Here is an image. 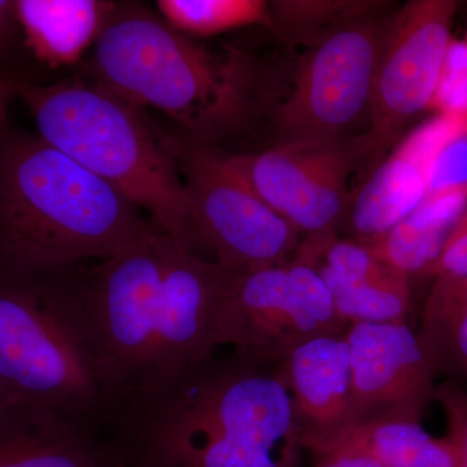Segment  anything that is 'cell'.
Listing matches in <instances>:
<instances>
[{
  "label": "cell",
  "mask_w": 467,
  "mask_h": 467,
  "mask_svg": "<svg viewBox=\"0 0 467 467\" xmlns=\"http://www.w3.org/2000/svg\"><path fill=\"white\" fill-rule=\"evenodd\" d=\"M426 275L434 278L467 275V209Z\"/></svg>",
  "instance_id": "25"
},
{
  "label": "cell",
  "mask_w": 467,
  "mask_h": 467,
  "mask_svg": "<svg viewBox=\"0 0 467 467\" xmlns=\"http://www.w3.org/2000/svg\"><path fill=\"white\" fill-rule=\"evenodd\" d=\"M457 9L454 0H411L393 11L374 79L368 130L378 156L434 107Z\"/></svg>",
  "instance_id": "11"
},
{
  "label": "cell",
  "mask_w": 467,
  "mask_h": 467,
  "mask_svg": "<svg viewBox=\"0 0 467 467\" xmlns=\"http://www.w3.org/2000/svg\"><path fill=\"white\" fill-rule=\"evenodd\" d=\"M312 453L349 448L384 467H461L460 451L450 438H435L420 420L389 417L358 420L333 434L301 441Z\"/></svg>",
  "instance_id": "16"
},
{
  "label": "cell",
  "mask_w": 467,
  "mask_h": 467,
  "mask_svg": "<svg viewBox=\"0 0 467 467\" xmlns=\"http://www.w3.org/2000/svg\"><path fill=\"white\" fill-rule=\"evenodd\" d=\"M18 402L11 391L5 387V384L0 379V411L3 409L9 407V405L16 404Z\"/></svg>",
  "instance_id": "29"
},
{
  "label": "cell",
  "mask_w": 467,
  "mask_h": 467,
  "mask_svg": "<svg viewBox=\"0 0 467 467\" xmlns=\"http://www.w3.org/2000/svg\"><path fill=\"white\" fill-rule=\"evenodd\" d=\"M438 374L467 384V275L435 276L417 331Z\"/></svg>",
  "instance_id": "19"
},
{
  "label": "cell",
  "mask_w": 467,
  "mask_h": 467,
  "mask_svg": "<svg viewBox=\"0 0 467 467\" xmlns=\"http://www.w3.org/2000/svg\"><path fill=\"white\" fill-rule=\"evenodd\" d=\"M142 212L38 134L0 131V263L57 272L109 259L152 226Z\"/></svg>",
  "instance_id": "4"
},
{
  "label": "cell",
  "mask_w": 467,
  "mask_h": 467,
  "mask_svg": "<svg viewBox=\"0 0 467 467\" xmlns=\"http://www.w3.org/2000/svg\"><path fill=\"white\" fill-rule=\"evenodd\" d=\"M81 265L36 272L0 263V379L18 402L103 429L110 400L86 324Z\"/></svg>",
  "instance_id": "6"
},
{
  "label": "cell",
  "mask_w": 467,
  "mask_h": 467,
  "mask_svg": "<svg viewBox=\"0 0 467 467\" xmlns=\"http://www.w3.org/2000/svg\"><path fill=\"white\" fill-rule=\"evenodd\" d=\"M236 273L178 247L155 223L97 266L82 264L86 324L110 413L216 355Z\"/></svg>",
  "instance_id": "1"
},
{
  "label": "cell",
  "mask_w": 467,
  "mask_h": 467,
  "mask_svg": "<svg viewBox=\"0 0 467 467\" xmlns=\"http://www.w3.org/2000/svg\"><path fill=\"white\" fill-rule=\"evenodd\" d=\"M359 18L301 55L270 122L272 142H330L365 131L392 11Z\"/></svg>",
  "instance_id": "7"
},
{
  "label": "cell",
  "mask_w": 467,
  "mask_h": 467,
  "mask_svg": "<svg viewBox=\"0 0 467 467\" xmlns=\"http://www.w3.org/2000/svg\"><path fill=\"white\" fill-rule=\"evenodd\" d=\"M254 192L303 238L339 234L355 189L350 178L378 153L368 131L330 142L287 143L229 152Z\"/></svg>",
  "instance_id": "10"
},
{
  "label": "cell",
  "mask_w": 467,
  "mask_h": 467,
  "mask_svg": "<svg viewBox=\"0 0 467 467\" xmlns=\"http://www.w3.org/2000/svg\"><path fill=\"white\" fill-rule=\"evenodd\" d=\"M453 193L467 196V125L451 135L436 155L426 198Z\"/></svg>",
  "instance_id": "23"
},
{
  "label": "cell",
  "mask_w": 467,
  "mask_h": 467,
  "mask_svg": "<svg viewBox=\"0 0 467 467\" xmlns=\"http://www.w3.org/2000/svg\"><path fill=\"white\" fill-rule=\"evenodd\" d=\"M39 137L150 214L192 254V202L167 140L142 109L100 86L42 85L16 76Z\"/></svg>",
  "instance_id": "5"
},
{
  "label": "cell",
  "mask_w": 467,
  "mask_h": 467,
  "mask_svg": "<svg viewBox=\"0 0 467 467\" xmlns=\"http://www.w3.org/2000/svg\"><path fill=\"white\" fill-rule=\"evenodd\" d=\"M18 27L27 47L51 67L75 66L94 47L116 2L17 0Z\"/></svg>",
  "instance_id": "17"
},
{
  "label": "cell",
  "mask_w": 467,
  "mask_h": 467,
  "mask_svg": "<svg viewBox=\"0 0 467 467\" xmlns=\"http://www.w3.org/2000/svg\"><path fill=\"white\" fill-rule=\"evenodd\" d=\"M192 202L193 256L244 272L284 263L303 236L254 192L229 150L167 135Z\"/></svg>",
  "instance_id": "8"
},
{
  "label": "cell",
  "mask_w": 467,
  "mask_h": 467,
  "mask_svg": "<svg viewBox=\"0 0 467 467\" xmlns=\"http://www.w3.org/2000/svg\"><path fill=\"white\" fill-rule=\"evenodd\" d=\"M100 427L39 405L0 411V467H119Z\"/></svg>",
  "instance_id": "14"
},
{
  "label": "cell",
  "mask_w": 467,
  "mask_h": 467,
  "mask_svg": "<svg viewBox=\"0 0 467 467\" xmlns=\"http://www.w3.org/2000/svg\"><path fill=\"white\" fill-rule=\"evenodd\" d=\"M159 15L189 36H212L248 26L272 29L264 0H159Z\"/></svg>",
  "instance_id": "21"
},
{
  "label": "cell",
  "mask_w": 467,
  "mask_h": 467,
  "mask_svg": "<svg viewBox=\"0 0 467 467\" xmlns=\"http://www.w3.org/2000/svg\"><path fill=\"white\" fill-rule=\"evenodd\" d=\"M435 401L441 404L447 422V438L460 451L461 467H467V389L448 379L436 389Z\"/></svg>",
  "instance_id": "24"
},
{
  "label": "cell",
  "mask_w": 467,
  "mask_h": 467,
  "mask_svg": "<svg viewBox=\"0 0 467 467\" xmlns=\"http://www.w3.org/2000/svg\"><path fill=\"white\" fill-rule=\"evenodd\" d=\"M347 327L318 270L295 252L284 263L236 273L221 309L218 342L252 364L275 368L299 344Z\"/></svg>",
  "instance_id": "9"
},
{
  "label": "cell",
  "mask_w": 467,
  "mask_h": 467,
  "mask_svg": "<svg viewBox=\"0 0 467 467\" xmlns=\"http://www.w3.org/2000/svg\"><path fill=\"white\" fill-rule=\"evenodd\" d=\"M335 312L342 324H384L407 321L410 308L409 278L393 275L378 281L330 288Z\"/></svg>",
  "instance_id": "22"
},
{
  "label": "cell",
  "mask_w": 467,
  "mask_h": 467,
  "mask_svg": "<svg viewBox=\"0 0 467 467\" xmlns=\"http://www.w3.org/2000/svg\"><path fill=\"white\" fill-rule=\"evenodd\" d=\"M315 467H384L373 457L349 448H330L315 453Z\"/></svg>",
  "instance_id": "26"
},
{
  "label": "cell",
  "mask_w": 467,
  "mask_h": 467,
  "mask_svg": "<svg viewBox=\"0 0 467 467\" xmlns=\"http://www.w3.org/2000/svg\"><path fill=\"white\" fill-rule=\"evenodd\" d=\"M14 98H16V76L0 72V131L5 126L8 107Z\"/></svg>",
  "instance_id": "28"
},
{
  "label": "cell",
  "mask_w": 467,
  "mask_h": 467,
  "mask_svg": "<svg viewBox=\"0 0 467 467\" xmlns=\"http://www.w3.org/2000/svg\"><path fill=\"white\" fill-rule=\"evenodd\" d=\"M344 334L312 337L275 367L291 393L301 441L333 434L352 422V368Z\"/></svg>",
  "instance_id": "15"
},
{
  "label": "cell",
  "mask_w": 467,
  "mask_h": 467,
  "mask_svg": "<svg viewBox=\"0 0 467 467\" xmlns=\"http://www.w3.org/2000/svg\"><path fill=\"white\" fill-rule=\"evenodd\" d=\"M466 209V195L430 196L389 232L362 244L409 279L426 275Z\"/></svg>",
  "instance_id": "18"
},
{
  "label": "cell",
  "mask_w": 467,
  "mask_h": 467,
  "mask_svg": "<svg viewBox=\"0 0 467 467\" xmlns=\"http://www.w3.org/2000/svg\"><path fill=\"white\" fill-rule=\"evenodd\" d=\"M17 27L16 5L11 0H0V55L8 50Z\"/></svg>",
  "instance_id": "27"
},
{
  "label": "cell",
  "mask_w": 467,
  "mask_h": 467,
  "mask_svg": "<svg viewBox=\"0 0 467 467\" xmlns=\"http://www.w3.org/2000/svg\"><path fill=\"white\" fill-rule=\"evenodd\" d=\"M346 339L352 368V422L373 418L422 420L439 376L408 321L352 324Z\"/></svg>",
  "instance_id": "12"
},
{
  "label": "cell",
  "mask_w": 467,
  "mask_h": 467,
  "mask_svg": "<svg viewBox=\"0 0 467 467\" xmlns=\"http://www.w3.org/2000/svg\"><path fill=\"white\" fill-rule=\"evenodd\" d=\"M104 432L135 467H297L303 450L278 370L234 353L119 402Z\"/></svg>",
  "instance_id": "2"
},
{
  "label": "cell",
  "mask_w": 467,
  "mask_h": 467,
  "mask_svg": "<svg viewBox=\"0 0 467 467\" xmlns=\"http://www.w3.org/2000/svg\"><path fill=\"white\" fill-rule=\"evenodd\" d=\"M467 125V113H436L396 144L368 180L355 187L344 225L368 243L392 229L423 201L439 150Z\"/></svg>",
  "instance_id": "13"
},
{
  "label": "cell",
  "mask_w": 467,
  "mask_h": 467,
  "mask_svg": "<svg viewBox=\"0 0 467 467\" xmlns=\"http://www.w3.org/2000/svg\"><path fill=\"white\" fill-rule=\"evenodd\" d=\"M94 84L143 109L152 107L196 146L221 144L272 122L279 78L235 46L211 47L178 32L140 3H116L94 46Z\"/></svg>",
  "instance_id": "3"
},
{
  "label": "cell",
  "mask_w": 467,
  "mask_h": 467,
  "mask_svg": "<svg viewBox=\"0 0 467 467\" xmlns=\"http://www.w3.org/2000/svg\"><path fill=\"white\" fill-rule=\"evenodd\" d=\"M391 5L374 0H275L269 2L270 32L287 47L306 51L343 26Z\"/></svg>",
  "instance_id": "20"
}]
</instances>
